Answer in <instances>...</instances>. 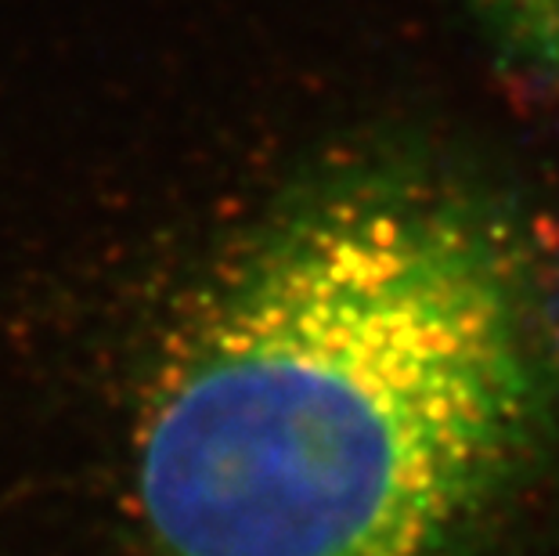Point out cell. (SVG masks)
<instances>
[{
	"label": "cell",
	"mask_w": 559,
	"mask_h": 556,
	"mask_svg": "<svg viewBox=\"0 0 559 556\" xmlns=\"http://www.w3.org/2000/svg\"><path fill=\"white\" fill-rule=\"evenodd\" d=\"M552 416L516 239L412 177L304 199L148 401L159 556H473Z\"/></svg>",
	"instance_id": "obj_1"
},
{
	"label": "cell",
	"mask_w": 559,
	"mask_h": 556,
	"mask_svg": "<svg viewBox=\"0 0 559 556\" xmlns=\"http://www.w3.org/2000/svg\"><path fill=\"white\" fill-rule=\"evenodd\" d=\"M506 62L559 94V0H466Z\"/></svg>",
	"instance_id": "obj_2"
}]
</instances>
